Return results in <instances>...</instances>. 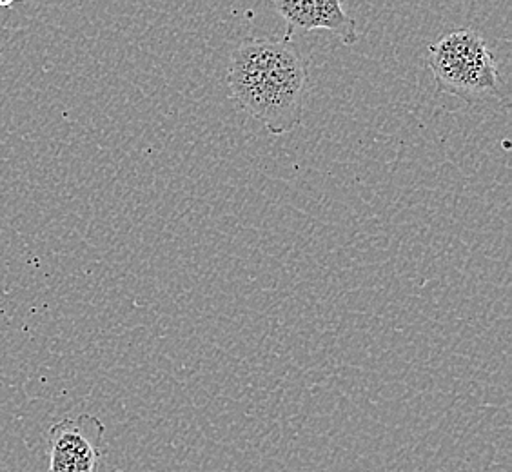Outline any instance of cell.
I'll list each match as a JSON object with an SVG mask.
<instances>
[{
	"mask_svg": "<svg viewBox=\"0 0 512 472\" xmlns=\"http://www.w3.org/2000/svg\"><path fill=\"white\" fill-rule=\"evenodd\" d=\"M307 79L306 59L291 40H242L229 57L231 99L271 135H284L300 124Z\"/></svg>",
	"mask_w": 512,
	"mask_h": 472,
	"instance_id": "6da1fadb",
	"label": "cell"
},
{
	"mask_svg": "<svg viewBox=\"0 0 512 472\" xmlns=\"http://www.w3.org/2000/svg\"><path fill=\"white\" fill-rule=\"evenodd\" d=\"M429 68L440 91L465 102L500 99V75L485 40L462 28L429 46Z\"/></svg>",
	"mask_w": 512,
	"mask_h": 472,
	"instance_id": "7a4b0ae2",
	"label": "cell"
},
{
	"mask_svg": "<svg viewBox=\"0 0 512 472\" xmlns=\"http://www.w3.org/2000/svg\"><path fill=\"white\" fill-rule=\"evenodd\" d=\"M106 427L93 414H80L55 423L48 433V472H95L102 458Z\"/></svg>",
	"mask_w": 512,
	"mask_h": 472,
	"instance_id": "3957f363",
	"label": "cell"
},
{
	"mask_svg": "<svg viewBox=\"0 0 512 472\" xmlns=\"http://www.w3.org/2000/svg\"><path fill=\"white\" fill-rule=\"evenodd\" d=\"M271 6L286 20L287 40H291L296 30H327L335 33L345 46H355L358 42L355 17H351L338 0H282Z\"/></svg>",
	"mask_w": 512,
	"mask_h": 472,
	"instance_id": "277c9868",
	"label": "cell"
},
{
	"mask_svg": "<svg viewBox=\"0 0 512 472\" xmlns=\"http://www.w3.org/2000/svg\"><path fill=\"white\" fill-rule=\"evenodd\" d=\"M115 472H122V471H115Z\"/></svg>",
	"mask_w": 512,
	"mask_h": 472,
	"instance_id": "5b68a950",
	"label": "cell"
}]
</instances>
